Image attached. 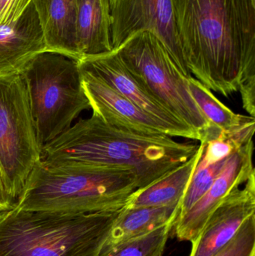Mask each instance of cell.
Masks as SVG:
<instances>
[{"mask_svg":"<svg viewBox=\"0 0 255 256\" xmlns=\"http://www.w3.org/2000/svg\"><path fill=\"white\" fill-rule=\"evenodd\" d=\"M40 155L25 78L0 76V174L13 204Z\"/></svg>","mask_w":255,"mask_h":256,"instance_id":"52a82bcc","label":"cell"},{"mask_svg":"<svg viewBox=\"0 0 255 256\" xmlns=\"http://www.w3.org/2000/svg\"><path fill=\"white\" fill-rule=\"evenodd\" d=\"M243 106L250 116L255 117V79L247 80L240 85Z\"/></svg>","mask_w":255,"mask_h":256,"instance_id":"7402d4cb","label":"cell"},{"mask_svg":"<svg viewBox=\"0 0 255 256\" xmlns=\"http://www.w3.org/2000/svg\"><path fill=\"white\" fill-rule=\"evenodd\" d=\"M199 147L194 140L122 130L92 114L43 146L40 160L50 166H127L136 172L140 190L184 164Z\"/></svg>","mask_w":255,"mask_h":256,"instance_id":"7a4b0ae2","label":"cell"},{"mask_svg":"<svg viewBox=\"0 0 255 256\" xmlns=\"http://www.w3.org/2000/svg\"><path fill=\"white\" fill-rule=\"evenodd\" d=\"M173 224L119 244L99 256H163Z\"/></svg>","mask_w":255,"mask_h":256,"instance_id":"ffe728a7","label":"cell"},{"mask_svg":"<svg viewBox=\"0 0 255 256\" xmlns=\"http://www.w3.org/2000/svg\"><path fill=\"white\" fill-rule=\"evenodd\" d=\"M232 156L228 155L217 144H208L205 146L193 178L180 203L178 216L188 212L205 195L223 171Z\"/></svg>","mask_w":255,"mask_h":256,"instance_id":"d6986e66","label":"cell"},{"mask_svg":"<svg viewBox=\"0 0 255 256\" xmlns=\"http://www.w3.org/2000/svg\"><path fill=\"white\" fill-rule=\"evenodd\" d=\"M137 190L136 172L127 166H50L40 160L14 207L76 214L115 213Z\"/></svg>","mask_w":255,"mask_h":256,"instance_id":"3957f363","label":"cell"},{"mask_svg":"<svg viewBox=\"0 0 255 256\" xmlns=\"http://www.w3.org/2000/svg\"><path fill=\"white\" fill-rule=\"evenodd\" d=\"M179 212L180 203L160 207L124 208L117 215L101 252L163 226L174 224Z\"/></svg>","mask_w":255,"mask_h":256,"instance_id":"e0dca14e","label":"cell"},{"mask_svg":"<svg viewBox=\"0 0 255 256\" xmlns=\"http://www.w3.org/2000/svg\"><path fill=\"white\" fill-rule=\"evenodd\" d=\"M255 214V176L234 188L211 214L190 256H214L235 236L240 227Z\"/></svg>","mask_w":255,"mask_h":256,"instance_id":"8fae6325","label":"cell"},{"mask_svg":"<svg viewBox=\"0 0 255 256\" xmlns=\"http://www.w3.org/2000/svg\"><path fill=\"white\" fill-rule=\"evenodd\" d=\"M187 82L193 99L209 126L224 132H235L255 124V118L235 114L192 75L187 78Z\"/></svg>","mask_w":255,"mask_h":256,"instance_id":"ac0fdd59","label":"cell"},{"mask_svg":"<svg viewBox=\"0 0 255 256\" xmlns=\"http://www.w3.org/2000/svg\"><path fill=\"white\" fill-rule=\"evenodd\" d=\"M115 213H0V256H99Z\"/></svg>","mask_w":255,"mask_h":256,"instance_id":"277c9868","label":"cell"},{"mask_svg":"<svg viewBox=\"0 0 255 256\" xmlns=\"http://www.w3.org/2000/svg\"><path fill=\"white\" fill-rule=\"evenodd\" d=\"M15 204L10 200L3 185L2 180L0 174V213L6 210H10L14 207Z\"/></svg>","mask_w":255,"mask_h":256,"instance_id":"603a6c76","label":"cell"},{"mask_svg":"<svg viewBox=\"0 0 255 256\" xmlns=\"http://www.w3.org/2000/svg\"><path fill=\"white\" fill-rule=\"evenodd\" d=\"M47 51L32 1L13 22L0 26V76L17 73L37 54Z\"/></svg>","mask_w":255,"mask_h":256,"instance_id":"4fadbf2b","label":"cell"},{"mask_svg":"<svg viewBox=\"0 0 255 256\" xmlns=\"http://www.w3.org/2000/svg\"><path fill=\"white\" fill-rule=\"evenodd\" d=\"M130 73L175 116L192 128L202 141L208 122L193 99L187 78L161 40L149 32L137 33L118 50Z\"/></svg>","mask_w":255,"mask_h":256,"instance_id":"8992f818","label":"cell"},{"mask_svg":"<svg viewBox=\"0 0 255 256\" xmlns=\"http://www.w3.org/2000/svg\"><path fill=\"white\" fill-rule=\"evenodd\" d=\"M253 141L235 152L220 176L205 195L173 224V233L181 242H193L197 238L211 214L223 198L238 186L255 176Z\"/></svg>","mask_w":255,"mask_h":256,"instance_id":"30bf717a","label":"cell"},{"mask_svg":"<svg viewBox=\"0 0 255 256\" xmlns=\"http://www.w3.org/2000/svg\"><path fill=\"white\" fill-rule=\"evenodd\" d=\"M113 51L134 34H155L181 72L191 76L180 48L172 0H109Z\"/></svg>","mask_w":255,"mask_h":256,"instance_id":"ba28073f","label":"cell"},{"mask_svg":"<svg viewBox=\"0 0 255 256\" xmlns=\"http://www.w3.org/2000/svg\"><path fill=\"white\" fill-rule=\"evenodd\" d=\"M44 33L47 51L80 60L76 44L77 0H31Z\"/></svg>","mask_w":255,"mask_h":256,"instance_id":"5bb4252c","label":"cell"},{"mask_svg":"<svg viewBox=\"0 0 255 256\" xmlns=\"http://www.w3.org/2000/svg\"><path fill=\"white\" fill-rule=\"evenodd\" d=\"M82 88L93 114L112 127L142 135H167L156 118L92 74L79 68ZM168 136V135H167Z\"/></svg>","mask_w":255,"mask_h":256,"instance_id":"7c38bea8","label":"cell"},{"mask_svg":"<svg viewBox=\"0 0 255 256\" xmlns=\"http://www.w3.org/2000/svg\"><path fill=\"white\" fill-rule=\"evenodd\" d=\"M76 31L80 60L112 52L109 0H77Z\"/></svg>","mask_w":255,"mask_h":256,"instance_id":"9a60e30c","label":"cell"},{"mask_svg":"<svg viewBox=\"0 0 255 256\" xmlns=\"http://www.w3.org/2000/svg\"><path fill=\"white\" fill-rule=\"evenodd\" d=\"M205 143L200 142L195 154L160 180L143 189L137 190L124 208L160 207L181 203L200 161Z\"/></svg>","mask_w":255,"mask_h":256,"instance_id":"2e32d148","label":"cell"},{"mask_svg":"<svg viewBox=\"0 0 255 256\" xmlns=\"http://www.w3.org/2000/svg\"><path fill=\"white\" fill-rule=\"evenodd\" d=\"M25 78L40 150L72 126L90 109L78 62L58 52L45 51L21 70Z\"/></svg>","mask_w":255,"mask_h":256,"instance_id":"5b68a950","label":"cell"},{"mask_svg":"<svg viewBox=\"0 0 255 256\" xmlns=\"http://www.w3.org/2000/svg\"><path fill=\"white\" fill-rule=\"evenodd\" d=\"M180 48L191 74L229 97L255 79V0H172Z\"/></svg>","mask_w":255,"mask_h":256,"instance_id":"6da1fadb","label":"cell"},{"mask_svg":"<svg viewBox=\"0 0 255 256\" xmlns=\"http://www.w3.org/2000/svg\"><path fill=\"white\" fill-rule=\"evenodd\" d=\"M78 64L79 68L100 78L133 104L156 118L169 136L199 142V136L196 131L175 116L130 73L117 51L85 57L79 60Z\"/></svg>","mask_w":255,"mask_h":256,"instance_id":"9c48e42d","label":"cell"},{"mask_svg":"<svg viewBox=\"0 0 255 256\" xmlns=\"http://www.w3.org/2000/svg\"><path fill=\"white\" fill-rule=\"evenodd\" d=\"M214 256H255V214L244 222L232 240Z\"/></svg>","mask_w":255,"mask_h":256,"instance_id":"44dd1931","label":"cell"}]
</instances>
